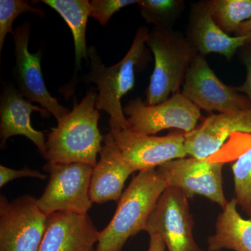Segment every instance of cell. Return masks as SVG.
<instances>
[{
  "label": "cell",
  "instance_id": "obj_4",
  "mask_svg": "<svg viewBox=\"0 0 251 251\" xmlns=\"http://www.w3.org/2000/svg\"><path fill=\"white\" fill-rule=\"evenodd\" d=\"M146 45L154 56L155 64L145 91V103L154 105L181 92L188 69L199 53L186 36L173 28L153 27Z\"/></svg>",
  "mask_w": 251,
  "mask_h": 251
},
{
  "label": "cell",
  "instance_id": "obj_27",
  "mask_svg": "<svg viewBox=\"0 0 251 251\" xmlns=\"http://www.w3.org/2000/svg\"><path fill=\"white\" fill-rule=\"evenodd\" d=\"M150 246L148 251H165L166 244L162 238L158 234H150Z\"/></svg>",
  "mask_w": 251,
  "mask_h": 251
},
{
  "label": "cell",
  "instance_id": "obj_7",
  "mask_svg": "<svg viewBox=\"0 0 251 251\" xmlns=\"http://www.w3.org/2000/svg\"><path fill=\"white\" fill-rule=\"evenodd\" d=\"M123 110L128 116V129L150 135L168 128L188 133L201 118V109L181 92L154 105H147L140 98L133 99Z\"/></svg>",
  "mask_w": 251,
  "mask_h": 251
},
{
  "label": "cell",
  "instance_id": "obj_20",
  "mask_svg": "<svg viewBox=\"0 0 251 251\" xmlns=\"http://www.w3.org/2000/svg\"><path fill=\"white\" fill-rule=\"evenodd\" d=\"M206 2L214 21L229 35L251 18V0H207Z\"/></svg>",
  "mask_w": 251,
  "mask_h": 251
},
{
  "label": "cell",
  "instance_id": "obj_17",
  "mask_svg": "<svg viewBox=\"0 0 251 251\" xmlns=\"http://www.w3.org/2000/svg\"><path fill=\"white\" fill-rule=\"evenodd\" d=\"M103 143L100 160L93 168L90 188L91 201L99 204L120 201L126 181L135 173L110 133L104 135Z\"/></svg>",
  "mask_w": 251,
  "mask_h": 251
},
{
  "label": "cell",
  "instance_id": "obj_21",
  "mask_svg": "<svg viewBox=\"0 0 251 251\" xmlns=\"http://www.w3.org/2000/svg\"><path fill=\"white\" fill-rule=\"evenodd\" d=\"M144 21L154 27L173 28L185 9L182 0H138Z\"/></svg>",
  "mask_w": 251,
  "mask_h": 251
},
{
  "label": "cell",
  "instance_id": "obj_6",
  "mask_svg": "<svg viewBox=\"0 0 251 251\" xmlns=\"http://www.w3.org/2000/svg\"><path fill=\"white\" fill-rule=\"evenodd\" d=\"M48 216L37 199L24 195L9 201L0 196V251H39Z\"/></svg>",
  "mask_w": 251,
  "mask_h": 251
},
{
  "label": "cell",
  "instance_id": "obj_24",
  "mask_svg": "<svg viewBox=\"0 0 251 251\" xmlns=\"http://www.w3.org/2000/svg\"><path fill=\"white\" fill-rule=\"evenodd\" d=\"M90 2L91 17L105 26L115 13L126 6L138 4V0H92Z\"/></svg>",
  "mask_w": 251,
  "mask_h": 251
},
{
  "label": "cell",
  "instance_id": "obj_18",
  "mask_svg": "<svg viewBox=\"0 0 251 251\" xmlns=\"http://www.w3.org/2000/svg\"><path fill=\"white\" fill-rule=\"evenodd\" d=\"M232 198L218 216L215 233L207 239L208 251H251V219H244Z\"/></svg>",
  "mask_w": 251,
  "mask_h": 251
},
{
  "label": "cell",
  "instance_id": "obj_16",
  "mask_svg": "<svg viewBox=\"0 0 251 251\" xmlns=\"http://www.w3.org/2000/svg\"><path fill=\"white\" fill-rule=\"evenodd\" d=\"M186 37L197 50L206 55L217 53L230 60L238 50L249 44L248 36H231L216 24L206 1L191 4Z\"/></svg>",
  "mask_w": 251,
  "mask_h": 251
},
{
  "label": "cell",
  "instance_id": "obj_3",
  "mask_svg": "<svg viewBox=\"0 0 251 251\" xmlns=\"http://www.w3.org/2000/svg\"><path fill=\"white\" fill-rule=\"evenodd\" d=\"M167 187L156 169L139 172L120 198L111 221L99 232L96 251H122L128 239L145 231Z\"/></svg>",
  "mask_w": 251,
  "mask_h": 251
},
{
  "label": "cell",
  "instance_id": "obj_13",
  "mask_svg": "<svg viewBox=\"0 0 251 251\" xmlns=\"http://www.w3.org/2000/svg\"><path fill=\"white\" fill-rule=\"evenodd\" d=\"M251 133V108L226 113L211 114L202 123L185 133L188 156L210 158L234 133Z\"/></svg>",
  "mask_w": 251,
  "mask_h": 251
},
{
  "label": "cell",
  "instance_id": "obj_15",
  "mask_svg": "<svg viewBox=\"0 0 251 251\" xmlns=\"http://www.w3.org/2000/svg\"><path fill=\"white\" fill-rule=\"evenodd\" d=\"M40 112L41 116L49 117L50 113L43 108L34 105L25 98L16 87L4 85L0 96V137L1 149L12 136L23 135L31 140L45 157L46 140L42 131L36 130L31 125L33 112Z\"/></svg>",
  "mask_w": 251,
  "mask_h": 251
},
{
  "label": "cell",
  "instance_id": "obj_22",
  "mask_svg": "<svg viewBox=\"0 0 251 251\" xmlns=\"http://www.w3.org/2000/svg\"><path fill=\"white\" fill-rule=\"evenodd\" d=\"M237 204L251 219V146L232 166Z\"/></svg>",
  "mask_w": 251,
  "mask_h": 251
},
{
  "label": "cell",
  "instance_id": "obj_10",
  "mask_svg": "<svg viewBox=\"0 0 251 251\" xmlns=\"http://www.w3.org/2000/svg\"><path fill=\"white\" fill-rule=\"evenodd\" d=\"M110 128L109 133L117 148L135 172L156 169L168 162L188 156L184 132L154 136L111 125Z\"/></svg>",
  "mask_w": 251,
  "mask_h": 251
},
{
  "label": "cell",
  "instance_id": "obj_9",
  "mask_svg": "<svg viewBox=\"0 0 251 251\" xmlns=\"http://www.w3.org/2000/svg\"><path fill=\"white\" fill-rule=\"evenodd\" d=\"M194 220L188 198L176 188L167 187L149 217L145 231L158 234L168 251H204L193 236Z\"/></svg>",
  "mask_w": 251,
  "mask_h": 251
},
{
  "label": "cell",
  "instance_id": "obj_12",
  "mask_svg": "<svg viewBox=\"0 0 251 251\" xmlns=\"http://www.w3.org/2000/svg\"><path fill=\"white\" fill-rule=\"evenodd\" d=\"M31 25L25 22L14 30V56L16 64L14 77L17 89L31 103L40 104L56 120L65 116L69 110L62 106L48 90L41 70L42 52L39 50L31 53L28 50Z\"/></svg>",
  "mask_w": 251,
  "mask_h": 251
},
{
  "label": "cell",
  "instance_id": "obj_19",
  "mask_svg": "<svg viewBox=\"0 0 251 251\" xmlns=\"http://www.w3.org/2000/svg\"><path fill=\"white\" fill-rule=\"evenodd\" d=\"M43 3L57 11L72 31L75 48V74L82 69V59L88 61L86 41L87 22L91 14L88 0H43Z\"/></svg>",
  "mask_w": 251,
  "mask_h": 251
},
{
  "label": "cell",
  "instance_id": "obj_1",
  "mask_svg": "<svg viewBox=\"0 0 251 251\" xmlns=\"http://www.w3.org/2000/svg\"><path fill=\"white\" fill-rule=\"evenodd\" d=\"M97 89L90 88L80 103L57 120L46 140L44 158L52 164L80 163L93 167L101 150L104 136L99 128L100 113L96 108Z\"/></svg>",
  "mask_w": 251,
  "mask_h": 251
},
{
  "label": "cell",
  "instance_id": "obj_2",
  "mask_svg": "<svg viewBox=\"0 0 251 251\" xmlns=\"http://www.w3.org/2000/svg\"><path fill=\"white\" fill-rule=\"evenodd\" d=\"M149 32L145 26L138 28L128 52L111 67L104 65L94 46L88 49L90 72L85 81L97 85L96 108L108 113L109 125L123 129L128 128V124L122 106V99L134 87L135 72L143 69L151 59L146 45Z\"/></svg>",
  "mask_w": 251,
  "mask_h": 251
},
{
  "label": "cell",
  "instance_id": "obj_11",
  "mask_svg": "<svg viewBox=\"0 0 251 251\" xmlns=\"http://www.w3.org/2000/svg\"><path fill=\"white\" fill-rule=\"evenodd\" d=\"M181 93L200 109L219 113L251 108L250 100L236 87L224 83L209 67L205 57L197 54L193 59Z\"/></svg>",
  "mask_w": 251,
  "mask_h": 251
},
{
  "label": "cell",
  "instance_id": "obj_25",
  "mask_svg": "<svg viewBox=\"0 0 251 251\" xmlns=\"http://www.w3.org/2000/svg\"><path fill=\"white\" fill-rule=\"evenodd\" d=\"M22 177L45 179L47 176L39 171L29 169L27 167H25L21 170H14L2 165L0 166V187L2 188L13 180Z\"/></svg>",
  "mask_w": 251,
  "mask_h": 251
},
{
  "label": "cell",
  "instance_id": "obj_8",
  "mask_svg": "<svg viewBox=\"0 0 251 251\" xmlns=\"http://www.w3.org/2000/svg\"><path fill=\"white\" fill-rule=\"evenodd\" d=\"M224 166L222 161L190 157L168 162L156 171L168 187L178 188L188 200L202 196L224 209L228 202L223 186Z\"/></svg>",
  "mask_w": 251,
  "mask_h": 251
},
{
  "label": "cell",
  "instance_id": "obj_28",
  "mask_svg": "<svg viewBox=\"0 0 251 251\" xmlns=\"http://www.w3.org/2000/svg\"><path fill=\"white\" fill-rule=\"evenodd\" d=\"M235 36H248L249 38V44L251 43V18L249 21L242 23L234 33Z\"/></svg>",
  "mask_w": 251,
  "mask_h": 251
},
{
  "label": "cell",
  "instance_id": "obj_23",
  "mask_svg": "<svg viewBox=\"0 0 251 251\" xmlns=\"http://www.w3.org/2000/svg\"><path fill=\"white\" fill-rule=\"evenodd\" d=\"M31 13L41 18L46 16L43 10L36 9L27 0H0V52L8 34H14L13 24L20 15Z\"/></svg>",
  "mask_w": 251,
  "mask_h": 251
},
{
  "label": "cell",
  "instance_id": "obj_14",
  "mask_svg": "<svg viewBox=\"0 0 251 251\" xmlns=\"http://www.w3.org/2000/svg\"><path fill=\"white\" fill-rule=\"evenodd\" d=\"M99 232L88 214L53 213L48 216L39 251H96Z\"/></svg>",
  "mask_w": 251,
  "mask_h": 251
},
{
  "label": "cell",
  "instance_id": "obj_26",
  "mask_svg": "<svg viewBox=\"0 0 251 251\" xmlns=\"http://www.w3.org/2000/svg\"><path fill=\"white\" fill-rule=\"evenodd\" d=\"M239 56L247 69V77L244 83L236 87L241 93L245 94L250 100L251 108V43L241 48Z\"/></svg>",
  "mask_w": 251,
  "mask_h": 251
},
{
  "label": "cell",
  "instance_id": "obj_5",
  "mask_svg": "<svg viewBox=\"0 0 251 251\" xmlns=\"http://www.w3.org/2000/svg\"><path fill=\"white\" fill-rule=\"evenodd\" d=\"M44 170L49 173L50 179L37 199L41 210L47 216L59 211L87 214L93 204L90 196L93 167L80 163H47Z\"/></svg>",
  "mask_w": 251,
  "mask_h": 251
}]
</instances>
